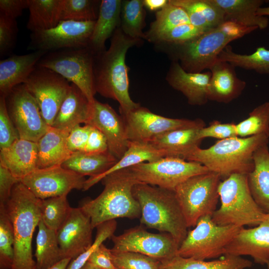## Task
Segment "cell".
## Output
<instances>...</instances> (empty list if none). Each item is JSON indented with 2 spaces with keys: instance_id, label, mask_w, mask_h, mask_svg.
Here are the masks:
<instances>
[{
  "instance_id": "obj_59",
  "label": "cell",
  "mask_w": 269,
  "mask_h": 269,
  "mask_svg": "<svg viewBox=\"0 0 269 269\" xmlns=\"http://www.w3.org/2000/svg\"><path fill=\"white\" fill-rule=\"evenodd\" d=\"M267 265L268 269H269V261L268 262V263H267Z\"/></svg>"
},
{
  "instance_id": "obj_42",
  "label": "cell",
  "mask_w": 269,
  "mask_h": 269,
  "mask_svg": "<svg viewBox=\"0 0 269 269\" xmlns=\"http://www.w3.org/2000/svg\"><path fill=\"white\" fill-rule=\"evenodd\" d=\"M238 136L247 137L266 134L269 136V102L257 106L249 117L236 124Z\"/></svg>"
},
{
  "instance_id": "obj_57",
  "label": "cell",
  "mask_w": 269,
  "mask_h": 269,
  "mask_svg": "<svg viewBox=\"0 0 269 269\" xmlns=\"http://www.w3.org/2000/svg\"><path fill=\"white\" fill-rule=\"evenodd\" d=\"M257 14L262 16H269V6L261 7L258 9Z\"/></svg>"
},
{
  "instance_id": "obj_17",
  "label": "cell",
  "mask_w": 269,
  "mask_h": 269,
  "mask_svg": "<svg viewBox=\"0 0 269 269\" xmlns=\"http://www.w3.org/2000/svg\"><path fill=\"white\" fill-rule=\"evenodd\" d=\"M85 176L66 169L62 165L37 168L20 179L40 199L67 195L73 189L83 190Z\"/></svg>"
},
{
  "instance_id": "obj_21",
  "label": "cell",
  "mask_w": 269,
  "mask_h": 269,
  "mask_svg": "<svg viewBox=\"0 0 269 269\" xmlns=\"http://www.w3.org/2000/svg\"><path fill=\"white\" fill-rule=\"evenodd\" d=\"M211 76L210 71L187 72L177 61L173 60L165 79L171 87L184 95L190 105L202 106L208 101L207 90Z\"/></svg>"
},
{
  "instance_id": "obj_26",
  "label": "cell",
  "mask_w": 269,
  "mask_h": 269,
  "mask_svg": "<svg viewBox=\"0 0 269 269\" xmlns=\"http://www.w3.org/2000/svg\"><path fill=\"white\" fill-rule=\"evenodd\" d=\"M92 104L83 93L74 84L63 101L52 127L70 132L88 120Z\"/></svg>"
},
{
  "instance_id": "obj_3",
  "label": "cell",
  "mask_w": 269,
  "mask_h": 269,
  "mask_svg": "<svg viewBox=\"0 0 269 269\" xmlns=\"http://www.w3.org/2000/svg\"><path fill=\"white\" fill-rule=\"evenodd\" d=\"M269 137L266 134H259L219 140L207 148H196L184 159L202 164L223 180L235 173L247 175L254 168V152L268 144Z\"/></svg>"
},
{
  "instance_id": "obj_7",
  "label": "cell",
  "mask_w": 269,
  "mask_h": 269,
  "mask_svg": "<svg viewBox=\"0 0 269 269\" xmlns=\"http://www.w3.org/2000/svg\"><path fill=\"white\" fill-rule=\"evenodd\" d=\"M218 193L221 205L212 216L217 225L255 227L267 216L251 193L247 174L235 173L221 181Z\"/></svg>"
},
{
  "instance_id": "obj_46",
  "label": "cell",
  "mask_w": 269,
  "mask_h": 269,
  "mask_svg": "<svg viewBox=\"0 0 269 269\" xmlns=\"http://www.w3.org/2000/svg\"><path fill=\"white\" fill-rule=\"evenodd\" d=\"M205 32L190 23L182 24L154 37L150 42L157 44H180L186 42Z\"/></svg>"
},
{
  "instance_id": "obj_32",
  "label": "cell",
  "mask_w": 269,
  "mask_h": 269,
  "mask_svg": "<svg viewBox=\"0 0 269 269\" xmlns=\"http://www.w3.org/2000/svg\"><path fill=\"white\" fill-rule=\"evenodd\" d=\"M182 8L190 22L205 32L219 26L225 22L223 10L212 0H169Z\"/></svg>"
},
{
  "instance_id": "obj_6",
  "label": "cell",
  "mask_w": 269,
  "mask_h": 269,
  "mask_svg": "<svg viewBox=\"0 0 269 269\" xmlns=\"http://www.w3.org/2000/svg\"><path fill=\"white\" fill-rule=\"evenodd\" d=\"M133 192L140 206L141 225L170 234L180 246L188 227L174 191L138 183Z\"/></svg>"
},
{
  "instance_id": "obj_54",
  "label": "cell",
  "mask_w": 269,
  "mask_h": 269,
  "mask_svg": "<svg viewBox=\"0 0 269 269\" xmlns=\"http://www.w3.org/2000/svg\"><path fill=\"white\" fill-rule=\"evenodd\" d=\"M29 0H0V14L16 19L28 8Z\"/></svg>"
},
{
  "instance_id": "obj_58",
  "label": "cell",
  "mask_w": 269,
  "mask_h": 269,
  "mask_svg": "<svg viewBox=\"0 0 269 269\" xmlns=\"http://www.w3.org/2000/svg\"><path fill=\"white\" fill-rule=\"evenodd\" d=\"M80 269H103L97 267L91 263L87 262L86 264Z\"/></svg>"
},
{
  "instance_id": "obj_49",
  "label": "cell",
  "mask_w": 269,
  "mask_h": 269,
  "mask_svg": "<svg viewBox=\"0 0 269 269\" xmlns=\"http://www.w3.org/2000/svg\"><path fill=\"white\" fill-rule=\"evenodd\" d=\"M199 137L203 140L207 137L224 139L238 136L236 124L234 123H222L214 120L210 123L207 127L201 128L199 131Z\"/></svg>"
},
{
  "instance_id": "obj_9",
  "label": "cell",
  "mask_w": 269,
  "mask_h": 269,
  "mask_svg": "<svg viewBox=\"0 0 269 269\" xmlns=\"http://www.w3.org/2000/svg\"><path fill=\"white\" fill-rule=\"evenodd\" d=\"M242 228L219 225L213 222L211 216H203L193 229L188 231L177 255L200 260L217 258L225 254L226 247Z\"/></svg>"
},
{
  "instance_id": "obj_18",
  "label": "cell",
  "mask_w": 269,
  "mask_h": 269,
  "mask_svg": "<svg viewBox=\"0 0 269 269\" xmlns=\"http://www.w3.org/2000/svg\"><path fill=\"white\" fill-rule=\"evenodd\" d=\"M85 125L98 129L105 136L108 150L118 160L127 151L129 141L124 121L109 104L95 100L89 118Z\"/></svg>"
},
{
  "instance_id": "obj_48",
  "label": "cell",
  "mask_w": 269,
  "mask_h": 269,
  "mask_svg": "<svg viewBox=\"0 0 269 269\" xmlns=\"http://www.w3.org/2000/svg\"><path fill=\"white\" fill-rule=\"evenodd\" d=\"M18 28L16 19L0 14V54L10 52L14 47Z\"/></svg>"
},
{
  "instance_id": "obj_19",
  "label": "cell",
  "mask_w": 269,
  "mask_h": 269,
  "mask_svg": "<svg viewBox=\"0 0 269 269\" xmlns=\"http://www.w3.org/2000/svg\"><path fill=\"white\" fill-rule=\"evenodd\" d=\"M91 221L81 208H72L61 226L56 231L63 259H74L93 244Z\"/></svg>"
},
{
  "instance_id": "obj_50",
  "label": "cell",
  "mask_w": 269,
  "mask_h": 269,
  "mask_svg": "<svg viewBox=\"0 0 269 269\" xmlns=\"http://www.w3.org/2000/svg\"><path fill=\"white\" fill-rule=\"evenodd\" d=\"M92 127L88 125H78L70 132L67 139L69 149L73 152L83 151L91 132Z\"/></svg>"
},
{
  "instance_id": "obj_20",
  "label": "cell",
  "mask_w": 269,
  "mask_h": 269,
  "mask_svg": "<svg viewBox=\"0 0 269 269\" xmlns=\"http://www.w3.org/2000/svg\"><path fill=\"white\" fill-rule=\"evenodd\" d=\"M249 256L258 264H267L269 260V213L258 226L243 227L226 247L225 254Z\"/></svg>"
},
{
  "instance_id": "obj_38",
  "label": "cell",
  "mask_w": 269,
  "mask_h": 269,
  "mask_svg": "<svg viewBox=\"0 0 269 269\" xmlns=\"http://www.w3.org/2000/svg\"><path fill=\"white\" fill-rule=\"evenodd\" d=\"M145 17L143 0H123L120 27L126 35L133 38L145 39L142 31L145 25Z\"/></svg>"
},
{
  "instance_id": "obj_31",
  "label": "cell",
  "mask_w": 269,
  "mask_h": 269,
  "mask_svg": "<svg viewBox=\"0 0 269 269\" xmlns=\"http://www.w3.org/2000/svg\"><path fill=\"white\" fill-rule=\"evenodd\" d=\"M200 129L191 128L170 131L155 137L149 142L164 151L166 156L184 159L187 154L200 147L202 140L198 135Z\"/></svg>"
},
{
  "instance_id": "obj_12",
  "label": "cell",
  "mask_w": 269,
  "mask_h": 269,
  "mask_svg": "<svg viewBox=\"0 0 269 269\" xmlns=\"http://www.w3.org/2000/svg\"><path fill=\"white\" fill-rule=\"evenodd\" d=\"M126 126L129 141L149 142L155 137L176 130L203 128L200 119H173L152 113L140 105L127 112H120Z\"/></svg>"
},
{
  "instance_id": "obj_23",
  "label": "cell",
  "mask_w": 269,
  "mask_h": 269,
  "mask_svg": "<svg viewBox=\"0 0 269 269\" xmlns=\"http://www.w3.org/2000/svg\"><path fill=\"white\" fill-rule=\"evenodd\" d=\"M46 52L36 50L24 55H13L0 60V96L6 97L15 86L23 84Z\"/></svg>"
},
{
  "instance_id": "obj_37",
  "label": "cell",
  "mask_w": 269,
  "mask_h": 269,
  "mask_svg": "<svg viewBox=\"0 0 269 269\" xmlns=\"http://www.w3.org/2000/svg\"><path fill=\"white\" fill-rule=\"evenodd\" d=\"M217 60L261 74H269V50L264 47H258L252 54H242L234 52L231 46L228 45L219 54Z\"/></svg>"
},
{
  "instance_id": "obj_56",
  "label": "cell",
  "mask_w": 269,
  "mask_h": 269,
  "mask_svg": "<svg viewBox=\"0 0 269 269\" xmlns=\"http://www.w3.org/2000/svg\"><path fill=\"white\" fill-rule=\"evenodd\" d=\"M71 260L70 258L64 259L49 269H66Z\"/></svg>"
},
{
  "instance_id": "obj_40",
  "label": "cell",
  "mask_w": 269,
  "mask_h": 269,
  "mask_svg": "<svg viewBox=\"0 0 269 269\" xmlns=\"http://www.w3.org/2000/svg\"><path fill=\"white\" fill-rule=\"evenodd\" d=\"M67 196L41 199V220L48 228L55 231L63 224L72 208Z\"/></svg>"
},
{
  "instance_id": "obj_47",
  "label": "cell",
  "mask_w": 269,
  "mask_h": 269,
  "mask_svg": "<svg viewBox=\"0 0 269 269\" xmlns=\"http://www.w3.org/2000/svg\"><path fill=\"white\" fill-rule=\"evenodd\" d=\"M20 138L18 133L9 116L5 97L0 98V148H7Z\"/></svg>"
},
{
  "instance_id": "obj_22",
  "label": "cell",
  "mask_w": 269,
  "mask_h": 269,
  "mask_svg": "<svg viewBox=\"0 0 269 269\" xmlns=\"http://www.w3.org/2000/svg\"><path fill=\"white\" fill-rule=\"evenodd\" d=\"M209 70L211 76L208 86V100L227 104L241 95L246 83L237 77L234 66L217 60Z\"/></svg>"
},
{
  "instance_id": "obj_35",
  "label": "cell",
  "mask_w": 269,
  "mask_h": 269,
  "mask_svg": "<svg viewBox=\"0 0 269 269\" xmlns=\"http://www.w3.org/2000/svg\"><path fill=\"white\" fill-rule=\"evenodd\" d=\"M36 238V269H49L63 259L56 231L48 228L41 220Z\"/></svg>"
},
{
  "instance_id": "obj_2",
  "label": "cell",
  "mask_w": 269,
  "mask_h": 269,
  "mask_svg": "<svg viewBox=\"0 0 269 269\" xmlns=\"http://www.w3.org/2000/svg\"><path fill=\"white\" fill-rule=\"evenodd\" d=\"M101 181L104 186L101 193L94 199L85 200L80 206L90 217L93 229L119 218H140V206L133 192L139 182L128 168L112 172Z\"/></svg>"
},
{
  "instance_id": "obj_5",
  "label": "cell",
  "mask_w": 269,
  "mask_h": 269,
  "mask_svg": "<svg viewBox=\"0 0 269 269\" xmlns=\"http://www.w3.org/2000/svg\"><path fill=\"white\" fill-rule=\"evenodd\" d=\"M257 29L226 21L217 27L186 42L163 45L169 47L173 60L177 61L185 71L201 73L205 69H209L230 42Z\"/></svg>"
},
{
  "instance_id": "obj_10",
  "label": "cell",
  "mask_w": 269,
  "mask_h": 269,
  "mask_svg": "<svg viewBox=\"0 0 269 269\" xmlns=\"http://www.w3.org/2000/svg\"><path fill=\"white\" fill-rule=\"evenodd\" d=\"M95 55L87 48L66 49L45 54L37 66L52 70L76 85L92 104L96 93Z\"/></svg>"
},
{
  "instance_id": "obj_28",
  "label": "cell",
  "mask_w": 269,
  "mask_h": 269,
  "mask_svg": "<svg viewBox=\"0 0 269 269\" xmlns=\"http://www.w3.org/2000/svg\"><path fill=\"white\" fill-rule=\"evenodd\" d=\"M254 168L247 174L251 193L256 203L269 213V149L268 144L257 148L253 154Z\"/></svg>"
},
{
  "instance_id": "obj_29",
  "label": "cell",
  "mask_w": 269,
  "mask_h": 269,
  "mask_svg": "<svg viewBox=\"0 0 269 269\" xmlns=\"http://www.w3.org/2000/svg\"><path fill=\"white\" fill-rule=\"evenodd\" d=\"M224 11L225 21H230L246 27L266 28L269 23L266 16L258 15L263 0H212Z\"/></svg>"
},
{
  "instance_id": "obj_44",
  "label": "cell",
  "mask_w": 269,
  "mask_h": 269,
  "mask_svg": "<svg viewBox=\"0 0 269 269\" xmlns=\"http://www.w3.org/2000/svg\"><path fill=\"white\" fill-rule=\"evenodd\" d=\"M111 252L112 262L118 269H159L161 262L145 255Z\"/></svg>"
},
{
  "instance_id": "obj_1",
  "label": "cell",
  "mask_w": 269,
  "mask_h": 269,
  "mask_svg": "<svg viewBox=\"0 0 269 269\" xmlns=\"http://www.w3.org/2000/svg\"><path fill=\"white\" fill-rule=\"evenodd\" d=\"M111 38L109 48L94 56L95 90L104 97L117 101L120 112H127L140 104L133 101L130 96L126 56L130 48L140 45L142 40L127 36L120 26Z\"/></svg>"
},
{
  "instance_id": "obj_51",
  "label": "cell",
  "mask_w": 269,
  "mask_h": 269,
  "mask_svg": "<svg viewBox=\"0 0 269 269\" xmlns=\"http://www.w3.org/2000/svg\"><path fill=\"white\" fill-rule=\"evenodd\" d=\"M20 182L6 168L0 165V205L4 204L10 197L14 186Z\"/></svg>"
},
{
  "instance_id": "obj_39",
  "label": "cell",
  "mask_w": 269,
  "mask_h": 269,
  "mask_svg": "<svg viewBox=\"0 0 269 269\" xmlns=\"http://www.w3.org/2000/svg\"><path fill=\"white\" fill-rule=\"evenodd\" d=\"M190 23L186 11L181 7L168 2L162 9L157 11L155 19L145 32V39L150 42L158 35L177 25Z\"/></svg>"
},
{
  "instance_id": "obj_33",
  "label": "cell",
  "mask_w": 269,
  "mask_h": 269,
  "mask_svg": "<svg viewBox=\"0 0 269 269\" xmlns=\"http://www.w3.org/2000/svg\"><path fill=\"white\" fill-rule=\"evenodd\" d=\"M118 161L109 151L99 153L81 151L74 152L61 165L84 176L93 177L105 172Z\"/></svg>"
},
{
  "instance_id": "obj_45",
  "label": "cell",
  "mask_w": 269,
  "mask_h": 269,
  "mask_svg": "<svg viewBox=\"0 0 269 269\" xmlns=\"http://www.w3.org/2000/svg\"><path fill=\"white\" fill-rule=\"evenodd\" d=\"M117 223L112 220L102 223L96 228V236L95 241L85 252L77 258L72 259L66 269H80L88 261L91 254L107 239H111L114 235Z\"/></svg>"
},
{
  "instance_id": "obj_16",
  "label": "cell",
  "mask_w": 269,
  "mask_h": 269,
  "mask_svg": "<svg viewBox=\"0 0 269 269\" xmlns=\"http://www.w3.org/2000/svg\"><path fill=\"white\" fill-rule=\"evenodd\" d=\"M95 21H60L52 28L31 33L29 48L54 51L87 47Z\"/></svg>"
},
{
  "instance_id": "obj_34",
  "label": "cell",
  "mask_w": 269,
  "mask_h": 269,
  "mask_svg": "<svg viewBox=\"0 0 269 269\" xmlns=\"http://www.w3.org/2000/svg\"><path fill=\"white\" fill-rule=\"evenodd\" d=\"M252 263L241 256L225 255L222 259L205 261L179 255L161 262L159 269H245Z\"/></svg>"
},
{
  "instance_id": "obj_27",
  "label": "cell",
  "mask_w": 269,
  "mask_h": 269,
  "mask_svg": "<svg viewBox=\"0 0 269 269\" xmlns=\"http://www.w3.org/2000/svg\"><path fill=\"white\" fill-rule=\"evenodd\" d=\"M70 132L49 126L46 132L37 142V168H44L61 165L74 153L67 146Z\"/></svg>"
},
{
  "instance_id": "obj_25",
  "label": "cell",
  "mask_w": 269,
  "mask_h": 269,
  "mask_svg": "<svg viewBox=\"0 0 269 269\" xmlns=\"http://www.w3.org/2000/svg\"><path fill=\"white\" fill-rule=\"evenodd\" d=\"M122 2L121 0L101 1L98 18L87 46L95 55L106 50V41L120 26Z\"/></svg>"
},
{
  "instance_id": "obj_8",
  "label": "cell",
  "mask_w": 269,
  "mask_h": 269,
  "mask_svg": "<svg viewBox=\"0 0 269 269\" xmlns=\"http://www.w3.org/2000/svg\"><path fill=\"white\" fill-rule=\"evenodd\" d=\"M221 181L219 174L209 171L191 176L176 187L174 192L188 228L195 227L203 216H212Z\"/></svg>"
},
{
  "instance_id": "obj_15",
  "label": "cell",
  "mask_w": 269,
  "mask_h": 269,
  "mask_svg": "<svg viewBox=\"0 0 269 269\" xmlns=\"http://www.w3.org/2000/svg\"><path fill=\"white\" fill-rule=\"evenodd\" d=\"M5 100L19 138L37 142L49 126L43 118L35 99L22 84L15 86Z\"/></svg>"
},
{
  "instance_id": "obj_11",
  "label": "cell",
  "mask_w": 269,
  "mask_h": 269,
  "mask_svg": "<svg viewBox=\"0 0 269 269\" xmlns=\"http://www.w3.org/2000/svg\"><path fill=\"white\" fill-rule=\"evenodd\" d=\"M128 168L139 183L174 191L189 177L209 171L198 162L172 156L142 162Z\"/></svg>"
},
{
  "instance_id": "obj_41",
  "label": "cell",
  "mask_w": 269,
  "mask_h": 269,
  "mask_svg": "<svg viewBox=\"0 0 269 269\" xmlns=\"http://www.w3.org/2000/svg\"><path fill=\"white\" fill-rule=\"evenodd\" d=\"M94 0H61L60 21H95L98 18L100 3Z\"/></svg>"
},
{
  "instance_id": "obj_14",
  "label": "cell",
  "mask_w": 269,
  "mask_h": 269,
  "mask_svg": "<svg viewBox=\"0 0 269 269\" xmlns=\"http://www.w3.org/2000/svg\"><path fill=\"white\" fill-rule=\"evenodd\" d=\"M113 247L112 252H131L142 254L160 262L177 255L179 245L167 233H152L142 225L128 229L119 236L111 238Z\"/></svg>"
},
{
  "instance_id": "obj_53",
  "label": "cell",
  "mask_w": 269,
  "mask_h": 269,
  "mask_svg": "<svg viewBox=\"0 0 269 269\" xmlns=\"http://www.w3.org/2000/svg\"><path fill=\"white\" fill-rule=\"evenodd\" d=\"M110 249L102 244L90 256L88 262L103 269H118L114 265Z\"/></svg>"
},
{
  "instance_id": "obj_13",
  "label": "cell",
  "mask_w": 269,
  "mask_h": 269,
  "mask_svg": "<svg viewBox=\"0 0 269 269\" xmlns=\"http://www.w3.org/2000/svg\"><path fill=\"white\" fill-rule=\"evenodd\" d=\"M23 84L36 100L44 121L52 126L71 84L59 74L38 66Z\"/></svg>"
},
{
  "instance_id": "obj_36",
  "label": "cell",
  "mask_w": 269,
  "mask_h": 269,
  "mask_svg": "<svg viewBox=\"0 0 269 269\" xmlns=\"http://www.w3.org/2000/svg\"><path fill=\"white\" fill-rule=\"evenodd\" d=\"M61 0H29L27 28L31 32L49 29L60 21Z\"/></svg>"
},
{
  "instance_id": "obj_4",
  "label": "cell",
  "mask_w": 269,
  "mask_h": 269,
  "mask_svg": "<svg viewBox=\"0 0 269 269\" xmlns=\"http://www.w3.org/2000/svg\"><path fill=\"white\" fill-rule=\"evenodd\" d=\"M41 199L19 182L11 195L0 205L11 223L14 234V260L12 269H36L33 259L32 240L41 220Z\"/></svg>"
},
{
  "instance_id": "obj_55",
  "label": "cell",
  "mask_w": 269,
  "mask_h": 269,
  "mask_svg": "<svg viewBox=\"0 0 269 269\" xmlns=\"http://www.w3.org/2000/svg\"><path fill=\"white\" fill-rule=\"evenodd\" d=\"M144 6L151 11H158L163 8L168 0H143Z\"/></svg>"
},
{
  "instance_id": "obj_30",
  "label": "cell",
  "mask_w": 269,
  "mask_h": 269,
  "mask_svg": "<svg viewBox=\"0 0 269 269\" xmlns=\"http://www.w3.org/2000/svg\"><path fill=\"white\" fill-rule=\"evenodd\" d=\"M165 156L166 155L164 151L157 149L150 142L129 141L128 149L122 158L104 173L87 179L83 191L87 190L112 172L142 162L155 161Z\"/></svg>"
},
{
  "instance_id": "obj_24",
  "label": "cell",
  "mask_w": 269,
  "mask_h": 269,
  "mask_svg": "<svg viewBox=\"0 0 269 269\" xmlns=\"http://www.w3.org/2000/svg\"><path fill=\"white\" fill-rule=\"evenodd\" d=\"M37 143L19 138L7 148L0 149V165L20 180L37 168Z\"/></svg>"
},
{
  "instance_id": "obj_52",
  "label": "cell",
  "mask_w": 269,
  "mask_h": 269,
  "mask_svg": "<svg viewBox=\"0 0 269 269\" xmlns=\"http://www.w3.org/2000/svg\"><path fill=\"white\" fill-rule=\"evenodd\" d=\"M108 151V145L105 136L98 129L92 127L88 141L83 152L99 153Z\"/></svg>"
},
{
  "instance_id": "obj_43",
  "label": "cell",
  "mask_w": 269,
  "mask_h": 269,
  "mask_svg": "<svg viewBox=\"0 0 269 269\" xmlns=\"http://www.w3.org/2000/svg\"><path fill=\"white\" fill-rule=\"evenodd\" d=\"M14 242L11 223L3 209L0 207V269H12Z\"/></svg>"
}]
</instances>
